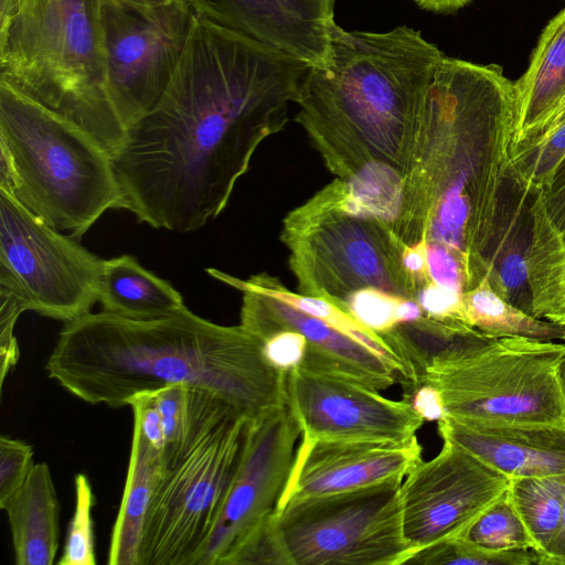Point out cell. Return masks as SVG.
<instances>
[{
	"label": "cell",
	"mask_w": 565,
	"mask_h": 565,
	"mask_svg": "<svg viewBox=\"0 0 565 565\" xmlns=\"http://www.w3.org/2000/svg\"><path fill=\"white\" fill-rule=\"evenodd\" d=\"M309 67L194 13L166 92L113 156L125 210L177 233L218 216L258 146L287 124Z\"/></svg>",
	"instance_id": "obj_1"
},
{
	"label": "cell",
	"mask_w": 565,
	"mask_h": 565,
	"mask_svg": "<svg viewBox=\"0 0 565 565\" xmlns=\"http://www.w3.org/2000/svg\"><path fill=\"white\" fill-rule=\"evenodd\" d=\"M515 121V82L501 66L443 57L425 94L391 227L406 245L456 259L467 291L486 278Z\"/></svg>",
	"instance_id": "obj_2"
},
{
	"label": "cell",
	"mask_w": 565,
	"mask_h": 565,
	"mask_svg": "<svg viewBox=\"0 0 565 565\" xmlns=\"http://www.w3.org/2000/svg\"><path fill=\"white\" fill-rule=\"evenodd\" d=\"M45 370L77 398L115 408L173 384L205 390L248 419L286 404L287 373L259 338L188 308L153 320L88 312L64 323Z\"/></svg>",
	"instance_id": "obj_3"
},
{
	"label": "cell",
	"mask_w": 565,
	"mask_h": 565,
	"mask_svg": "<svg viewBox=\"0 0 565 565\" xmlns=\"http://www.w3.org/2000/svg\"><path fill=\"white\" fill-rule=\"evenodd\" d=\"M444 56L406 25L384 33L333 26L327 64L309 67L303 77L296 120L338 179L372 164L402 174Z\"/></svg>",
	"instance_id": "obj_4"
},
{
	"label": "cell",
	"mask_w": 565,
	"mask_h": 565,
	"mask_svg": "<svg viewBox=\"0 0 565 565\" xmlns=\"http://www.w3.org/2000/svg\"><path fill=\"white\" fill-rule=\"evenodd\" d=\"M102 0H0V77L96 137L111 157L126 130L111 105Z\"/></svg>",
	"instance_id": "obj_5"
},
{
	"label": "cell",
	"mask_w": 565,
	"mask_h": 565,
	"mask_svg": "<svg viewBox=\"0 0 565 565\" xmlns=\"http://www.w3.org/2000/svg\"><path fill=\"white\" fill-rule=\"evenodd\" d=\"M0 186L78 238L125 209L111 154L83 127L0 77Z\"/></svg>",
	"instance_id": "obj_6"
},
{
	"label": "cell",
	"mask_w": 565,
	"mask_h": 565,
	"mask_svg": "<svg viewBox=\"0 0 565 565\" xmlns=\"http://www.w3.org/2000/svg\"><path fill=\"white\" fill-rule=\"evenodd\" d=\"M564 361L565 342L479 337L435 360L422 383L456 419L565 428Z\"/></svg>",
	"instance_id": "obj_7"
},
{
	"label": "cell",
	"mask_w": 565,
	"mask_h": 565,
	"mask_svg": "<svg viewBox=\"0 0 565 565\" xmlns=\"http://www.w3.org/2000/svg\"><path fill=\"white\" fill-rule=\"evenodd\" d=\"M281 239L299 294L337 303L352 291L379 288L415 299L403 242L388 223L353 206L341 179L286 216Z\"/></svg>",
	"instance_id": "obj_8"
},
{
	"label": "cell",
	"mask_w": 565,
	"mask_h": 565,
	"mask_svg": "<svg viewBox=\"0 0 565 565\" xmlns=\"http://www.w3.org/2000/svg\"><path fill=\"white\" fill-rule=\"evenodd\" d=\"M404 478L289 501L274 521L290 565H402L412 550L403 535Z\"/></svg>",
	"instance_id": "obj_9"
},
{
	"label": "cell",
	"mask_w": 565,
	"mask_h": 565,
	"mask_svg": "<svg viewBox=\"0 0 565 565\" xmlns=\"http://www.w3.org/2000/svg\"><path fill=\"white\" fill-rule=\"evenodd\" d=\"M102 264L0 186V296L66 323L98 301Z\"/></svg>",
	"instance_id": "obj_10"
},
{
	"label": "cell",
	"mask_w": 565,
	"mask_h": 565,
	"mask_svg": "<svg viewBox=\"0 0 565 565\" xmlns=\"http://www.w3.org/2000/svg\"><path fill=\"white\" fill-rule=\"evenodd\" d=\"M248 418L233 413L161 471L139 565H191L218 515L237 468Z\"/></svg>",
	"instance_id": "obj_11"
},
{
	"label": "cell",
	"mask_w": 565,
	"mask_h": 565,
	"mask_svg": "<svg viewBox=\"0 0 565 565\" xmlns=\"http://www.w3.org/2000/svg\"><path fill=\"white\" fill-rule=\"evenodd\" d=\"M194 19L186 0L145 6L100 1V30L108 95L127 130L166 92Z\"/></svg>",
	"instance_id": "obj_12"
},
{
	"label": "cell",
	"mask_w": 565,
	"mask_h": 565,
	"mask_svg": "<svg viewBox=\"0 0 565 565\" xmlns=\"http://www.w3.org/2000/svg\"><path fill=\"white\" fill-rule=\"evenodd\" d=\"M443 441L438 455L418 461L401 484L403 535L412 554L463 536L510 484V478L463 447Z\"/></svg>",
	"instance_id": "obj_13"
},
{
	"label": "cell",
	"mask_w": 565,
	"mask_h": 565,
	"mask_svg": "<svg viewBox=\"0 0 565 565\" xmlns=\"http://www.w3.org/2000/svg\"><path fill=\"white\" fill-rule=\"evenodd\" d=\"M299 425L287 403L248 419L239 461L218 515L191 565H217L244 534L276 511L294 458Z\"/></svg>",
	"instance_id": "obj_14"
},
{
	"label": "cell",
	"mask_w": 565,
	"mask_h": 565,
	"mask_svg": "<svg viewBox=\"0 0 565 565\" xmlns=\"http://www.w3.org/2000/svg\"><path fill=\"white\" fill-rule=\"evenodd\" d=\"M286 403L307 439L402 443L425 422L405 398H386L360 382L303 366L287 373Z\"/></svg>",
	"instance_id": "obj_15"
},
{
	"label": "cell",
	"mask_w": 565,
	"mask_h": 565,
	"mask_svg": "<svg viewBox=\"0 0 565 565\" xmlns=\"http://www.w3.org/2000/svg\"><path fill=\"white\" fill-rule=\"evenodd\" d=\"M422 452L416 436L402 443L301 438L277 508L404 478Z\"/></svg>",
	"instance_id": "obj_16"
},
{
	"label": "cell",
	"mask_w": 565,
	"mask_h": 565,
	"mask_svg": "<svg viewBox=\"0 0 565 565\" xmlns=\"http://www.w3.org/2000/svg\"><path fill=\"white\" fill-rule=\"evenodd\" d=\"M195 14L310 67L331 50L335 0H186Z\"/></svg>",
	"instance_id": "obj_17"
},
{
	"label": "cell",
	"mask_w": 565,
	"mask_h": 565,
	"mask_svg": "<svg viewBox=\"0 0 565 565\" xmlns=\"http://www.w3.org/2000/svg\"><path fill=\"white\" fill-rule=\"evenodd\" d=\"M239 291L243 294L241 326L262 341L281 329L305 335L308 351L300 366L338 374L377 391L401 383L393 367L322 320L260 292Z\"/></svg>",
	"instance_id": "obj_18"
},
{
	"label": "cell",
	"mask_w": 565,
	"mask_h": 565,
	"mask_svg": "<svg viewBox=\"0 0 565 565\" xmlns=\"http://www.w3.org/2000/svg\"><path fill=\"white\" fill-rule=\"evenodd\" d=\"M441 439L450 440L510 479L565 473V428L520 423L437 422Z\"/></svg>",
	"instance_id": "obj_19"
},
{
	"label": "cell",
	"mask_w": 565,
	"mask_h": 565,
	"mask_svg": "<svg viewBox=\"0 0 565 565\" xmlns=\"http://www.w3.org/2000/svg\"><path fill=\"white\" fill-rule=\"evenodd\" d=\"M536 192L509 171L484 253L489 286L508 302L531 315L529 256L533 234L532 204Z\"/></svg>",
	"instance_id": "obj_20"
},
{
	"label": "cell",
	"mask_w": 565,
	"mask_h": 565,
	"mask_svg": "<svg viewBox=\"0 0 565 565\" xmlns=\"http://www.w3.org/2000/svg\"><path fill=\"white\" fill-rule=\"evenodd\" d=\"M515 88L512 148L535 139L565 114V8L542 31Z\"/></svg>",
	"instance_id": "obj_21"
},
{
	"label": "cell",
	"mask_w": 565,
	"mask_h": 565,
	"mask_svg": "<svg viewBox=\"0 0 565 565\" xmlns=\"http://www.w3.org/2000/svg\"><path fill=\"white\" fill-rule=\"evenodd\" d=\"M7 512L17 565H52L60 543V503L51 470L35 463Z\"/></svg>",
	"instance_id": "obj_22"
},
{
	"label": "cell",
	"mask_w": 565,
	"mask_h": 565,
	"mask_svg": "<svg viewBox=\"0 0 565 565\" xmlns=\"http://www.w3.org/2000/svg\"><path fill=\"white\" fill-rule=\"evenodd\" d=\"M98 302L104 311L134 320H153L186 309L181 294L134 256L103 259Z\"/></svg>",
	"instance_id": "obj_23"
},
{
	"label": "cell",
	"mask_w": 565,
	"mask_h": 565,
	"mask_svg": "<svg viewBox=\"0 0 565 565\" xmlns=\"http://www.w3.org/2000/svg\"><path fill=\"white\" fill-rule=\"evenodd\" d=\"M160 475V454L134 428L124 492L110 535L109 565H139L146 520Z\"/></svg>",
	"instance_id": "obj_24"
},
{
	"label": "cell",
	"mask_w": 565,
	"mask_h": 565,
	"mask_svg": "<svg viewBox=\"0 0 565 565\" xmlns=\"http://www.w3.org/2000/svg\"><path fill=\"white\" fill-rule=\"evenodd\" d=\"M529 256L532 315L565 326V241L551 221L539 190L532 204Z\"/></svg>",
	"instance_id": "obj_25"
},
{
	"label": "cell",
	"mask_w": 565,
	"mask_h": 565,
	"mask_svg": "<svg viewBox=\"0 0 565 565\" xmlns=\"http://www.w3.org/2000/svg\"><path fill=\"white\" fill-rule=\"evenodd\" d=\"M470 324L489 339L522 337L565 342V326L523 311L500 297L484 278L462 295Z\"/></svg>",
	"instance_id": "obj_26"
},
{
	"label": "cell",
	"mask_w": 565,
	"mask_h": 565,
	"mask_svg": "<svg viewBox=\"0 0 565 565\" xmlns=\"http://www.w3.org/2000/svg\"><path fill=\"white\" fill-rule=\"evenodd\" d=\"M507 493L533 537L539 557L547 551L561 526L565 473L510 479Z\"/></svg>",
	"instance_id": "obj_27"
},
{
	"label": "cell",
	"mask_w": 565,
	"mask_h": 565,
	"mask_svg": "<svg viewBox=\"0 0 565 565\" xmlns=\"http://www.w3.org/2000/svg\"><path fill=\"white\" fill-rule=\"evenodd\" d=\"M335 305L380 337L425 317L415 299L379 288L352 291Z\"/></svg>",
	"instance_id": "obj_28"
},
{
	"label": "cell",
	"mask_w": 565,
	"mask_h": 565,
	"mask_svg": "<svg viewBox=\"0 0 565 565\" xmlns=\"http://www.w3.org/2000/svg\"><path fill=\"white\" fill-rule=\"evenodd\" d=\"M461 537L494 552L533 551L536 553V544L507 491Z\"/></svg>",
	"instance_id": "obj_29"
},
{
	"label": "cell",
	"mask_w": 565,
	"mask_h": 565,
	"mask_svg": "<svg viewBox=\"0 0 565 565\" xmlns=\"http://www.w3.org/2000/svg\"><path fill=\"white\" fill-rule=\"evenodd\" d=\"M565 156V114L535 139L511 149L510 172L533 190H542Z\"/></svg>",
	"instance_id": "obj_30"
},
{
	"label": "cell",
	"mask_w": 565,
	"mask_h": 565,
	"mask_svg": "<svg viewBox=\"0 0 565 565\" xmlns=\"http://www.w3.org/2000/svg\"><path fill=\"white\" fill-rule=\"evenodd\" d=\"M533 551L494 552L465 539L445 540L414 552L406 564L418 565H537Z\"/></svg>",
	"instance_id": "obj_31"
},
{
	"label": "cell",
	"mask_w": 565,
	"mask_h": 565,
	"mask_svg": "<svg viewBox=\"0 0 565 565\" xmlns=\"http://www.w3.org/2000/svg\"><path fill=\"white\" fill-rule=\"evenodd\" d=\"M75 507L70 521L58 565H95L92 509L95 498L89 479L84 473L74 477Z\"/></svg>",
	"instance_id": "obj_32"
},
{
	"label": "cell",
	"mask_w": 565,
	"mask_h": 565,
	"mask_svg": "<svg viewBox=\"0 0 565 565\" xmlns=\"http://www.w3.org/2000/svg\"><path fill=\"white\" fill-rule=\"evenodd\" d=\"M238 564L290 565L275 525L274 514L238 539L217 563Z\"/></svg>",
	"instance_id": "obj_33"
},
{
	"label": "cell",
	"mask_w": 565,
	"mask_h": 565,
	"mask_svg": "<svg viewBox=\"0 0 565 565\" xmlns=\"http://www.w3.org/2000/svg\"><path fill=\"white\" fill-rule=\"evenodd\" d=\"M34 451L23 440L0 437V508L3 509L34 467Z\"/></svg>",
	"instance_id": "obj_34"
},
{
	"label": "cell",
	"mask_w": 565,
	"mask_h": 565,
	"mask_svg": "<svg viewBox=\"0 0 565 565\" xmlns=\"http://www.w3.org/2000/svg\"><path fill=\"white\" fill-rule=\"evenodd\" d=\"M263 349L271 365L288 373L302 364L308 351V341L299 331L281 329L263 340Z\"/></svg>",
	"instance_id": "obj_35"
},
{
	"label": "cell",
	"mask_w": 565,
	"mask_h": 565,
	"mask_svg": "<svg viewBox=\"0 0 565 565\" xmlns=\"http://www.w3.org/2000/svg\"><path fill=\"white\" fill-rule=\"evenodd\" d=\"M23 311L11 299L0 296V381L1 387L19 360V345L14 326Z\"/></svg>",
	"instance_id": "obj_36"
},
{
	"label": "cell",
	"mask_w": 565,
	"mask_h": 565,
	"mask_svg": "<svg viewBox=\"0 0 565 565\" xmlns=\"http://www.w3.org/2000/svg\"><path fill=\"white\" fill-rule=\"evenodd\" d=\"M540 191L551 221L562 234H565V156L556 166L547 184Z\"/></svg>",
	"instance_id": "obj_37"
},
{
	"label": "cell",
	"mask_w": 565,
	"mask_h": 565,
	"mask_svg": "<svg viewBox=\"0 0 565 565\" xmlns=\"http://www.w3.org/2000/svg\"><path fill=\"white\" fill-rule=\"evenodd\" d=\"M403 398L408 401L424 420L438 422L445 416L441 395L435 386L428 383H422L412 392L404 394Z\"/></svg>",
	"instance_id": "obj_38"
},
{
	"label": "cell",
	"mask_w": 565,
	"mask_h": 565,
	"mask_svg": "<svg viewBox=\"0 0 565 565\" xmlns=\"http://www.w3.org/2000/svg\"><path fill=\"white\" fill-rule=\"evenodd\" d=\"M537 565H565V503L561 526L547 551L539 556Z\"/></svg>",
	"instance_id": "obj_39"
},
{
	"label": "cell",
	"mask_w": 565,
	"mask_h": 565,
	"mask_svg": "<svg viewBox=\"0 0 565 565\" xmlns=\"http://www.w3.org/2000/svg\"><path fill=\"white\" fill-rule=\"evenodd\" d=\"M471 0H414L424 10L434 13H454Z\"/></svg>",
	"instance_id": "obj_40"
},
{
	"label": "cell",
	"mask_w": 565,
	"mask_h": 565,
	"mask_svg": "<svg viewBox=\"0 0 565 565\" xmlns=\"http://www.w3.org/2000/svg\"><path fill=\"white\" fill-rule=\"evenodd\" d=\"M124 1L138 3V4H145V6H154V4L167 3V2H170L173 0H124Z\"/></svg>",
	"instance_id": "obj_41"
},
{
	"label": "cell",
	"mask_w": 565,
	"mask_h": 565,
	"mask_svg": "<svg viewBox=\"0 0 565 565\" xmlns=\"http://www.w3.org/2000/svg\"><path fill=\"white\" fill-rule=\"evenodd\" d=\"M563 375H564V380H565V361H564V365H563Z\"/></svg>",
	"instance_id": "obj_42"
},
{
	"label": "cell",
	"mask_w": 565,
	"mask_h": 565,
	"mask_svg": "<svg viewBox=\"0 0 565 565\" xmlns=\"http://www.w3.org/2000/svg\"><path fill=\"white\" fill-rule=\"evenodd\" d=\"M562 235H563V237H564V241H565V234H562Z\"/></svg>",
	"instance_id": "obj_43"
}]
</instances>
